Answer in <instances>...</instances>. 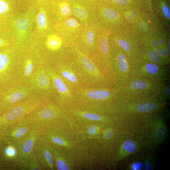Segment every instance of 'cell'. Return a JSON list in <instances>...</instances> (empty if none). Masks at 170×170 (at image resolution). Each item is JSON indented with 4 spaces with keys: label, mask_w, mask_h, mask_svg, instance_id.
Here are the masks:
<instances>
[{
    "label": "cell",
    "mask_w": 170,
    "mask_h": 170,
    "mask_svg": "<svg viewBox=\"0 0 170 170\" xmlns=\"http://www.w3.org/2000/svg\"><path fill=\"white\" fill-rule=\"evenodd\" d=\"M104 15L106 18L115 19H116L118 16L117 12L114 9L111 8H105L103 12Z\"/></svg>",
    "instance_id": "d6986e66"
},
{
    "label": "cell",
    "mask_w": 170,
    "mask_h": 170,
    "mask_svg": "<svg viewBox=\"0 0 170 170\" xmlns=\"http://www.w3.org/2000/svg\"><path fill=\"white\" fill-rule=\"evenodd\" d=\"M9 8V3L6 0H0V14H4Z\"/></svg>",
    "instance_id": "cb8c5ba5"
},
{
    "label": "cell",
    "mask_w": 170,
    "mask_h": 170,
    "mask_svg": "<svg viewBox=\"0 0 170 170\" xmlns=\"http://www.w3.org/2000/svg\"><path fill=\"white\" fill-rule=\"evenodd\" d=\"M58 169L59 170H68L69 167L65 162L61 159L57 160L56 163Z\"/></svg>",
    "instance_id": "4316f807"
},
{
    "label": "cell",
    "mask_w": 170,
    "mask_h": 170,
    "mask_svg": "<svg viewBox=\"0 0 170 170\" xmlns=\"http://www.w3.org/2000/svg\"><path fill=\"white\" fill-rule=\"evenodd\" d=\"M15 26L17 29L20 31H25L29 27V22L27 20L24 18H20L15 21Z\"/></svg>",
    "instance_id": "5bb4252c"
},
{
    "label": "cell",
    "mask_w": 170,
    "mask_h": 170,
    "mask_svg": "<svg viewBox=\"0 0 170 170\" xmlns=\"http://www.w3.org/2000/svg\"><path fill=\"white\" fill-rule=\"evenodd\" d=\"M37 22L38 26L41 29L46 28L47 21L44 12L41 10L39 13L37 18Z\"/></svg>",
    "instance_id": "2e32d148"
},
{
    "label": "cell",
    "mask_w": 170,
    "mask_h": 170,
    "mask_svg": "<svg viewBox=\"0 0 170 170\" xmlns=\"http://www.w3.org/2000/svg\"><path fill=\"white\" fill-rule=\"evenodd\" d=\"M52 140L55 144L59 145H63L64 141L61 138L58 136H54L51 138Z\"/></svg>",
    "instance_id": "d6a6232c"
},
{
    "label": "cell",
    "mask_w": 170,
    "mask_h": 170,
    "mask_svg": "<svg viewBox=\"0 0 170 170\" xmlns=\"http://www.w3.org/2000/svg\"><path fill=\"white\" fill-rule=\"evenodd\" d=\"M149 56L150 60L153 62H158L160 60L159 56L153 50H151L150 52Z\"/></svg>",
    "instance_id": "4dcf8cb0"
},
{
    "label": "cell",
    "mask_w": 170,
    "mask_h": 170,
    "mask_svg": "<svg viewBox=\"0 0 170 170\" xmlns=\"http://www.w3.org/2000/svg\"><path fill=\"white\" fill-rule=\"evenodd\" d=\"M14 68L8 54L0 51V87L13 84Z\"/></svg>",
    "instance_id": "9c48e42d"
},
{
    "label": "cell",
    "mask_w": 170,
    "mask_h": 170,
    "mask_svg": "<svg viewBox=\"0 0 170 170\" xmlns=\"http://www.w3.org/2000/svg\"><path fill=\"white\" fill-rule=\"evenodd\" d=\"M47 72L51 78L54 88V95L61 101L75 99V92L66 83L49 65L46 66Z\"/></svg>",
    "instance_id": "52a82bcc"
},
{
    "label": "cell",
    "mask_w": 170,
    "mask_h": 170,
    "mask_svg": "<svg viewBox=\"0 0 170 170\" xmlns=\"http://www.w3.org/2000/svg\"><path fill=\"white\" fill-rule=\"evenodd\" d=\"M118 62L120 69L123 72H126L128 70V66L125 56L122 54L119 55L118 58Z\"/></svg>",
    "instance_id": "e0dca14e"
},
{
    "label": "cell",
    "mask_w": 170,
    "mask_h": 170,
    "mask_svg": "<svg viewBox=\"0 0 170 170\" xmlns=\"http://www.w3.org/2000/svg\"><path fill=\"white\" fill-rule=\"evenodd\" d=\"M132 87L136 89H144L147 87V83L143 81H137L134 82L132 84Z\"/></svg>",
    "instance_id": "603a6c76"
},
{
    "label": "cell",
    "mask_w": 170,
    "mask_h": 170,
    "mask_svg": "<svg viewBox=\"0 0 170 170\" xmlns=\"http://www.w3.org/2000/svg\"><path fill=\"white\" fill-rule=\"evenodd\" d=\"M60 9L61 13L64 15H67L70 14L71 10L67 3H62L61 4Z\"/></svg>",
    "instance_id": "83f0119b"
},
{
    "label": "cell",
    "mask_w": 170,
    "mask_h": 170,
    "mask_svg": "<svg viewBox=\"0 0 170 170\" xmlns=\"http://www.w3.org/2000/svg\"><path fill=\"white\" fill-rule=\"evenodd\" d=\"M156 105L153 104L146 102L139 104L137 107L138 110L140 112H147L154 110Z\"/></svg>",
    "instance_id": "9a60e30c"
},
{
    "label": "cell",
    "mask_w": 170,
    "mask_h": 170,
    "mask_svg": "<svg viewBox=\"0 0 170 170\" xmlns=\"http://www.w3.org/2000/svg\"><path fill=\"white\" fill-rule=\"evenodd\" d=\"M97 129L96 127L94 125L90 126L88 130V133L91 135H94L95 134Z\"/></svg>",
    "instance_id": "d590c367"
},
{
    "label": "cell",
    "mask_w": 170,
    "mask_h": 170,
    "mask_svg": "<svg viewBox=\"0 0 170 170\" xmlns=\"http://www.w3.org/2000/svg\"><path fill=\"white\" fill-rule=\"evenodd\" d=\"M157 54L161 56H165L167 54V52L165 49H158L156 50Z\"/></svg>",
    "instance_id": "e575fe53"
},
{
    "label": "cell",
    "mask_w": 170,
    "mask_h": 170,
    "mask_svg": "<svg viewBox=\"0 0 170 170\" xmlns=\"http://www.w3.org/2000/svg\"><path fill=\"white\" fill-rule=\"evenodd\" d=\"M123 147L126 150L133 153L136 150L135 145L132 141L128 140L126 141L123 144Z\"/></svg>",
    "instance_id": "ffe728a7"
},
{
    "label": "cell",
    "mask_w": 170,
    "mask_h": 170,
    "mask_svg": "<svg viewBox=\"0 0 170 170\" xmlns=\"http://www.w3.org/2000/svg\"><path fill=\"white\" fill-rule=\"evenodd\" d=\"M84 115L85 118L91 120L97 121L100 120L101 119L99 115L92 113H85Z\"/></svg>",
    "instance_id": "f1b7e54d"
},
{
    "label": "cell",
    "mask_w": 170,
    "mask_h": 170,
    "mask_svg": "<svg viewBox=\"0 0 170 170\" xmlns=\"http://www.w3.org/2000/svg\"><path fill=\"white\" fill-rule=\"evenodd\" d=\"M33 127L24 117L9 127L0 137V140L14 145L28 135Z\"/></svg>",
    "instance_id": "8992f818"
},
{
    "label": "cell",
    "mask_w": 170,
    "mask_h": 170,
    "mask_svg": "<svg viewBox=\"0 0 170 170\" xmlns=\"http://www.w3.org/2000/svg\"><path fill=\"white\" fill-rule=\"evenodd\" d=\"M142 165L141 163L137 162L135 163L133 165V170H139L141 168Z\"/></svg>",
    "instance_id": "f35d334b"
},
{
    "label": "cell",
    "mask_w": 170,
    "mask_h": 170,
    "mask_svg": "<svg viewBox=\"0 0 170 170\" xmlns=\"http://www.w3.org/2000/svg\"><path fill=\"white\" fill-rule=\"evenodd\" d=\"M13 84L0 87V115L32 96L25 88L14 89Z\"/></svg>",
    "instance_id": "277c9868"
},
{
    "label": "cell",
    "mask_w": 170,
    "mask_h": 170,
    "mask_svg": "<svg viewBox=\"0 0 170 170\" xmlns=\"http://www.w3.org/2000/svg\"><path fill=\"white\" fill-rule=\"evenodd\" d=\"M144 168L146 170H151V167L150 163L148 162L146 163L144 166Z\"/></svg>",
    "instance_id": "ab89813d"
},
{
    "label": "cell",
    "mask_w": 170,
    "mask_h": 170,
    "mask_svg": "<svg viewBox=\"0 0 170 170\" xmlns=\"http://www.w3.org/2000/svg\"><path fill=\"white\" fill-rule=\"evenodd\" d=\"M49 65L74 92L84 87L75 59L61 61L54 65Z\"/></svg>",
    "instance_id": "3957f363"
},
{
    "label": "cell",
    "mask_w": 170,
    "mask_h": 170,
    "mask_svg": "<svg viewBox=\"0 0 170 170\" xmlns=\"http://www.w3.org/2000/svg\"><path fill=\"white\" fill-rule=\"evenodd\" d=\"M166 91L168 94H170V88H167L166 89Z\"/></svg>",
    "instance_id": "b9f144b4"
},
{
    "label": "cell",
    "mask_w": 170,
    "mask_h": 170,
    "mask_svg": "<svg viewBox=\"0 0 170 170\" xmlns=\"http://www.w3.org/2000/svg\"><path fill=\"white\" fill-rule=\"evenodd\" d=\"M85 40V44L86 45V50L90 51L93 50V42L94 39V33L91 30L88 31L86 33Z\"/></svg>",
    "instance_id": "4fadbf2b"
},
{
    "label": "cell",
    "mask_w": 170,
    "mask_h": 170,
    "mask_svg": "<svg viewBox=\"0 0 170 170\" xmlns=\"http://www.w3.org/2000/svg\"><path fill=\"white\" fill-rule=\"evenodd\" d=\"M5 45V43L2 40L0 39V48L4 47Z\"/></svg>",
    "instance_id": "60d3db41"
},
{
    "label": "cell",
    "mask_w": 170,
    "mask_h": 170,
    "mask_svg": "<svg viewBox=\"0 0 170 170\" xmlns=\"http://www.w3.org/2000/svg\"><path fill=\"white\" fill-rule=\"evenodd\" d=\"M30 170H41L40 164L35 156L26 165Z\"/></svg>",
    "instance_id": "ac0fdd59"
},
{
    "label": "cell",
    "mask_w": 170,
    "mask_h": 170,
    "mask_svg": "<svg viewBox=\"0 0 170 170\" xmlns=\"http://www.w3.org/2000/svg\"><path fill=\"white\" fill-rule=\"evenodd\" d=\"M35 156L39 164L41 162L43 164L45 161L49 167L52 168L54 161L52 155L45 147L43 141L39 137L36 145Z\"/></svg>",
    "instance_id": "30bf717a"
},
{
    "label": "cell",
    "mask_w": 170,
    "mask_h": 170,
    "mask_svg": "<svg viewBox=\"0 0 170 170\" xmlns=\"http://www.w3.org/2000/svg\"><path fill=\"white\" fill-rule=\"evenodd\" d=\"M118 43L120 46L125 50L128 51L130 50V45L125 40L122 39L120 40L119 41Z\"/></svg>",
    "instance_id": "1f68e13d"
},
{
    "label": "cell",
    "mask_w": 170,
    "mask_h": 170,
    "mask_svg": "<svg viewBox=\"0 0 170 170\" xmlns=\"http://www.w3.org/2000/svg\"><path fill=\"white\" fill-rule=\"evenodd\" d=\"M5 154L8 157H17V152L15 147L12 145L7 147L5 150Z\"/></svg>",
    "instance_id": "7402d4cb"
},
{
    "label": "cell",
    "mask_w": 170,
    "mask_h": 170,
    "mask_svg": "<svg viewBox=\"0 0 170 170\" xmlns=\"http://www.w3.org/2000/svg\"><path fill=\"white\" fill-rule=\"evenodd\" d=\"M100 48L101 51L104 54L107 53L108 51V44L107 40L106 38H103L100 42Z\"/></svg>",
    "instance_id": "d4e9b609"
},
{
    "label": "cell",
    "mask_w": 170,
    "mask_h": 170,
    "mask_svg": "<svg viewBox=\"0 0 170 170\" xmlns=\"http://www.w3.org/2000/svg\"><path fill=\"white\" fill-rule=\"evenodd\" d=\"M40 133L39 130L33 127L28 135L14 145L16 150L17 159L25 166H26L34 156L35 148Z\"/></svg>",
    "instance_id": "5b68a950"
},
{
    "label": "cell",
    "mask_w": 170,
    "mask_h": 170,
    "mask_svg": "<svg viewBox=\"0 0 170 170\" xmlns=\"http://www.w3.org/2000/svg\"><path fill=\"white\" fill-rule=\"evenodd\" d=\"M62 44L61 39L56 35H51L47 39V45L50 50L55 51L59 50L61 48Z\"/></svg>",
    "instance_id": "8fae6325"
},
{
    "label": "cell",
    "mask_w": 170,
    "mask_h": 170,
    "mask_svg": "<svg viewBox=\"0 0 170 170\" xmlns=\"http://www.w3.org/2000/svg\"><path fill=\"white\" fill-rule=\"evenodd\" d=\"M65 25L71 28H75L78 26V23L75 19L72 18L67 19L65 21Z\"/></svg>",
    "instance_id": "f546056e"
},
{
    "label": "cell",
    "mask_w": 170,
    "mask_h": 170,
    "mask_svg": "<svg viewBox=\"0 0 170 170\" xmlns=\"http://www.w3.org/2000/svg\"><path fill=\"white\" fill-rule=\"evenodd\" d=\"M40 69L34 73L33 76L34 85L39 89L44 96H50L54 95L53 84L47 72L46 66L41 67Z\"/></svg>",
    "instance_id": "ba28073f"
},
{
    "label": "cell",
    "mask_w": 170,
    "mask_h": 170,
    "mask_svg": "<svg viewBox=\"0 0 170 170\" xmlns=\"http://www.w3.org/2000/svg\"><path fill=\"white\" fill-rule=\"evenodd\" d=\"M73 11L75 15L80 19H84L87 16L86 11L82 8L76 6L73 8Z\"/></svg>",
    "instance_id": "44dd1931"
},
{
    "label": "cell",
    "mask_w": 170,
    "mask_h": 170,
    "mask_svg": "<svg viewBox=\"0 0 170 170\" xmlns=\"http://www.w3.org/2000/svg\"><path fill=\"white\" fill-rule=\"evenodd\" d=\"M114 1L116 3L122 5H126L128 3V0H114Z\"/></svg>",
    "instance_id": "74e56055"
},
{
    "label": "cell",
    "mask_w": 170,
    "mask_h": 170,
    "mask_svg": "<svg viewBox=\"0 0 170 170\" xmlns=\"http://www.w3.org/2000/svg\"><path fill=\"white\" fill-rule=\"evenodd\" d=\"M162 10L166 17L167 18L169 19L170 18V10L169 8L164 5Z\"/></svg>",
    "instance_id": "836d02e7"
},
{
    "label": "cell",
    "mask_w": 170,
    "mask_h": 170,
    "mask_svg": "<svg viewBox=\"0 0 170 170\" xmlns=\"http://www.w3.org/2000/svg\"><path fill=\"white\" fill-rule=\"evenodd\" d=\"M113 134V131L112 130L109 129L106 133L105 135V137L107 139H110L112 137Z\"/></svg>",
    "instance_id": "8d00e7d4"
},
{
    "label": "cell",
    "mask_w": 170,
    "mask_h": 170,
    "mask_svg": "<svg viewBox=\"0 0 170 170\" xmlns=\"http://www.w3.org/2000/svg\"><path fill=\"white\" fill-rule=\"evenodd\" d=\"M146 68L148 72L152 74L156 73L158 70L157 66L153 63L147 64L146 65Z\"/></svg>",
    "instance_id": "484cf974"
},
{
    "label": "cell",
    "mask_w": 170,
    "mask_h": 170,
    "mask_svg": "<svg viewBox=\"0 0 170 170\" xmlns=\"http://www.w3.org/2000/svg\"><path fill=\"white\" fill-rule=\"evenodd\" d=\"M43 99L31 96L0 115V137L10 126L22 118L43 103Z\"/></svg>",
    "instance_id": "6da1fadb"
},
{
    "label": "cell",
    "mask_w": 170,
    "mask_h": 170,
    "mask_svg": "<svg viewBox=\"0 0 170 170\" xmlns=\"http://www.w3.org/2000/svg\"><path fill=\"white\" fill-rule=\"evenodd\" d=\"M170 43H169V44H168V51H169V54H170Z\"/></svg>",
    "instance_id": "7bdbcfd3"
},
{
    "label": "cell",
    "mask_w": 170,
    "mask_h": 170,
    "mask_svg": "<svg viewBox=\"0 0 170 170\" xmlns=\"http://www.w3.org/2000/svg\"><path fill=\"white\" fill-rule=\"evenodd\" d=\"M75 61L80 74L84 87L98 88L100 76L94 61L87 55L76 50Z\"/></svg>",
    "instance_id": "7a4b0ae2"
},
{
    "label": "cell",
    "mask_w": 170,
    "mask_h": 170,
    "mask_svg": "<svg viewBox=\"0 0 170 170\" xmlns=\"http://www.w3.org/2000/svg\"><path fill=\"white\" fill-rule=\"evenodd\" d=\"M34 67V64L32 61L30 59L27 60L23 67H21V72L24 77H31Z\"/></svg>",
    "instance_id": "7c38bea8"
}]
</instances>
